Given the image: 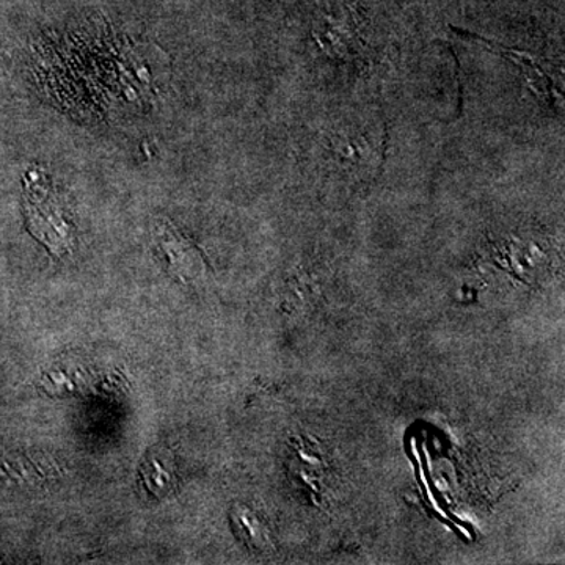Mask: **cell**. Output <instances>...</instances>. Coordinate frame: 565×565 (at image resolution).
Instances as JSON below:
<instances>
[{
	"label": "cell",
	"mask_w": 565,
	"mask_h": 565,
	"mask_svg": "<svg viewBox=\"0 0 565 565\" xmlns=\"http://www.w3.org/2000/svg\"><path fill=\"white\" fill-rule=\"evenodd\" d=\"M159 247L166 256L170 270L178 275V278H191L196 273V255L191 244L174 232L169 223L158 226Z\"/></svg>",
	"instance_id": "6da1fadb"
}]
</instances>
